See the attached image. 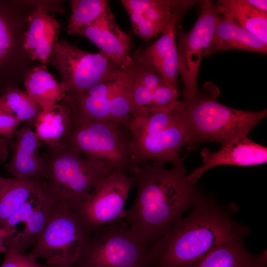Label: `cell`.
I'll list each match as a JSON object with an SVG mask.
<instances>
[{"label":"cell","instance_id":"obj_32","mask_svg":"<svg viewBox=\"0 0 267 267\" xmlns=\"http://www.w3.org/2000/svg\"><path fill=\"white\" fill-rule=\"evenodd\" d=\"M246 1L254 8L260 11L267 12V1L266 0H246Z\"/></svg>","mask_w":267,"mask_h":267},{"label":"cell","instance_id":"obj_17","mask_svg":"<svg viewBox=\"0 0 267 267\" xmlns=\"http://www.w3.org/2000/svg\"><path fill=\"white\" fill-rule=\"evenodd\" d=\"M31 128L24 123L18 129L12 154L5 169L15 178L45 180L48 178V169L44 158L39 152L42 143Z\"/></svg>","mask_w":267,"mask_h":267},{"label":"cell","instance_id":"obj_13","mask_svg":"<svg viewBox=\"0 0 267 267\" xmlns=\"http://www.w3.org/2000/svg\"><path fill=\"white\" fill-rule=\"evenodd\" d=\"M54 201L44 184V188L25 202L0 229L4 247L22 253L33 249L45 226Z\"/></svg>","mask_w":267,"mask_h":267},{"label":"cell","instance_id":"obj_9","mask_svg":"<svg viewBox=\"0 0 267 267\" xmlns=\"http://www.w3.org/2000/svg\"><path fill=\"white\" fill-rule=\"evenodd\" d=\"M134 63L117 77L83 91L67 93L62 101L78 121H104L126 127L132 119L130 95Z\"/></svg>","mask_w":267,"mask_h":267},{"label":"cell","instance_id":"obj_5","mask_svg":"<svg viewBox=\"0 0 267 267\" xmlns=\"http://www.w3.org/2000/svg\"><path fill=\"white\" fill-rule=\"evenodd\" d=\"M72 118L69 130L61 141L62 147L75 149L108 172H133L136 165L131 139L123 129V126L112 122L81 121Z\"/></svg>","mask_w":267,"mask_h":267},{"label":"cell","instance_id":"obj_26","mask_svg":"<svg viewBox=\"0 0 267 267\" xmlns=\"http://www.w3.org/2000/svg\"><path fill=\"white\" fill-rule=\"evenodd\" d=\"M0 109L31 127L42 110L26 91L14 88L5 90L0 96Z\"/></svg>","mask_w":267,"mask_h":267},{"label":"cell","instance_id":"obj_14","mask_svg":"<svg viewBox=\"0 0 267 267\" xmlns=\"http://www.w3.org/2000/svg\"><path fill=\"white\" fill-rule=\"evenodd\" d=\"M129 16L133 31L148 41L177 23L183 11L197 1L122 0Z\"/></svg>","mask_w":267,"mask_h":267},{"label":"cell","instance_id":"obj_18","mask_svg":"<svg viewBox=\"0 0 267 267\" xmlns=\"http://www.w3.org/2000/svg\"><path fill=\"white\" fill-rule=\"evenodd\" d=\"M177 24L171 25L150 45L135 57L142 65L156 73L164 84L176 90L178 85V54L176 40Z\"/></svg>","mask_w":267,"mask_h":267},{"label":"cell","instance_id":"obj_10","mask_svg":"<svg viewBox=\"0 0 267 267\" xmlns=\"http://www.w3.org/2000/svg\"><path fill=\"white\" fill-rule=\"evenodd\" d=\"M50 62L58 72L67 93L83 91L114 79L123 70L100 51L88 52L64 40L55 45Z\"/></svg>","mask_w":267,"mask_h":267},{"label":"cell","instance_id":"obj_24","mask_svg":"<svg viewBox=\"0 0 267 267\" xmlns=\"http://www.w3.org/2000/svg\"><path fill=\"white\" fill-rule=\"evenodd\" d=\"M26 91L42 110L61 102L66 95L63 85L57 81L45 65L36 67L26 75Z\"/></svg>","mask_w":267,"mask_h":267},{"label":"cell","instance_id":"obj_4","mask_svg":"<svg viewBox=\"0 0 267 267\" xmlns=\"http://www.w3.org/2000/svg\"><path fill=\"white\" fill-rule=\"evenodd\" d=\"M217 95L199 92L193 98L181 101L180 110L188 127L192 146L215 141L222 146L247 136L267 115V110L246 111L217 101Z\"/></svg>","mask_w":267,"mask_h":267},{"label":"cell","instance_id":"obj_15","mask_svg":"<svg viewBox=\"0 0 267 267\" xmlns=\"http://www.w3.org/2000/svg\"><path fill=\"white\" fill-rule=\"evenodd\" d=\"M78 35L92 42L100 49V52L121 69L133 64L131 38L118 26L110 7L82 29Z\"/></svg>","mask_w":267,"mask_h":267},{"label":"cell","instance_id":"obj_30","mask_svg":"<svg viewBox=\"0 0 267 267\" xmlns=\"http://www.w3.org/2000/svg\"><path fill=\"white\" fill-rule=\"evenodd\" d=\"M13 45V36L7 18L0 10V65L7 58Z\"/></svg>","mask_w":267,"mask_h":267},{"label":"cell","instance_id":"obj_6","mask_svg":"<svg viewBox=\"0 0 267 267\" xmlns=\"http://www.w3.org/2000/svg\"><path fill=\"white\" fill-rule=\"evenodd\" d=\"M149 247L123 220L89 231L71 267H148Z\"/></svg>","mask_w":267,"mask_h":267},{"label":"cell","instance_id":"obj_23","mask_svg":"<svg viewBox=\"0 0 267 267\" xmlns=\"http://www.w3.org/2000/svg\"><path fill=\"white\" fill-rule=\"evenodd\" d=\"M45 180L6 178L0 176V229L29 198L42 191Z\"/></svg>","mask_w":267,"mask_h":267},{"label":"cell","instance_id":"obj_3","mask_svg":"<svg viewBox=\"0 0 267 267\" xmlns=\"http://www.w3.org/2000/svg\"><path fill=\"white\" fill-rule=\"evenodd\" d=\"M180 107L132 118L126 128L136 167L145 161L183 166L179 150L192 141Z\"/></svg>","mask_w":267,"mask_h":267},{"label":"cell","instance_id":"obj_33","mask_svg":"<svg viewBox=\"0 0 267 267\" xmlns=\"http://www.w3.org/2000/svg\"><path fill=\"white\" fill-rule=\"evenodd\" d=\"M5 251V247L3 243V239L0 232V253H4Z\"/></svg>","mask_w":267,"mask_h":267},{"label":"cell","instance_id":"obj_16","mask_svg":"<svg viewBox=\"0 0 267 267\" xmlns=\"http://www.w3.org/2000/svg\"><path fill=\"white\" fill-rule=\"evenodd\" d=\"M200 154L203 165L188 175V178L196 183L206 171L217 166H251L267 162V148L247 136L237 138L222 146L217 152L205 148Z\"/></svg>","mask_w":267,"mask_h":267},{"label":"cell","instance_id":"obj_27","mask_svg":"<svg viewBox=\"0 0 267 267\" xmlns=\"http://www.w3.org/2000/svg\"><path fill=\"white\" fill-rule=\"evenodd\" d=\"M72 13L69 19L67 31L69 34H79L109 7L105 0H72L70 1Z\"/></svg>","mask_w":267,"mask_h":267},{"label":"cell","instance_id":"obj_28","mask_svg":"<svg viewBox=\"0 0 267 267\" xmlns=\"http://www.w3.org/2000/svg\"><path fill=\"white\" fill-rule=\"evenodd\" d=\"M179 94V90H174L165 85L159 87L153 92L149 113L167 112L178 108L181 104L178 100Z\"/></svg>","mask_w":267,"mask_h":267},{"label":"cell","instance_id":"obj_19","mask_svg":"<svg viewBox=\"0 0 267 267\" xmlns=\"http://www.w3.org/2000/svg\"><path fill=\"white\" fill-rule=\"evenodd\" d=\"M28 21L24 47L31 59H38L44 64L47 63L58 41L60 25L46 10L40 7L31 12Z\"/></svg>","mask_w":267,"mask_h":267},{"label":"cell","instance_id":"obj_25","mask_svg":"<svg viewBox=\"0 0 267 267\" xmlns=\"http://www.w3.org/2000/svg\"><path fill=\"white\" fill-rule=\"evenodd\" d=\"M216 8L220 14L234 19L260 41L267 44V12L258 10L246 0H221Z\"/></svg>","mask_w":267,"mask_h":267},{"label":"cell","instance_id":"obj_29","mask_svg":"<svg viewBox=\"0 0 267 267\" xmlns=\"http://www.w3.org/2000/svg\"><path fill=\"white\" fill-rule=\"evenodd\" d=\"M4 253L0 267H48L38 262L28 253H22L10 247H5Z\"/></svg>","mask_w":267,"mask_h":267},{"label":"cell","instance_id":"obj_1","mask_svg":"<svg viewBox=\"0 0 267 267\" xmlns=\"http://www.w3.org/2000/svg\"><path fill=\"white\" fill-rule=\"evenodd\" d=\"M132 174L136 195L124 218L150 247L193 207L202 194L196 183L188 178L184 166L166 169L163 164L145 161Z\"/></svg>","mask_w":267,"mask_h":267},{"label":"cell","instance_id":"obj_12","mask_svg":"<svg viewBox=\"0 0 267 267\" xmlns=\"http://www.w3.org/2000/svg\"><path fill=\"white\" fill-rule=\"evenodd\" d=\"M220 15L211 0L200 2V12L193 28L178 34V73L183 83V101L199 92L197 81L202 58L207 55Z\"/></svg>","mask_w":267,"mask_h":267},{"label":"cell","instance_id":"obj_7","mask_svg":"<svg viewBox=\"0 0 267 267\" xmlns=\"http://www.w3.org/2000/svg\"><path fill=\"white\" fill-rule=\"evenodd\" d=\"M88 232L76 207L54 200L44 230L28 254L48 267H71L80 256Z\"/></svg>","mask_w":267,"mask_h":267},{"label":"cell","instance_id":"obj_31","mask_svg":"<svg viewBox=\"0 0 267 267\" xmlns=\"http://www.w3.org/2000/svg\"><path fill=\"white\" fill-rule=\"evenodd\" d=\"M20 123L14 116L0 109V137L12 142Z\"/></svg>","mask_w":267,"mask_h":267},{"label":"cell","instance_id":"obj_2","mask_svg":"<svg viewBox=\"0 0 267 267\" xmlns=\"http://www.w3.org/2000/svg\"><path fill=\"white\" fill-rule=\"evenodd\" d=\"M230 209L201 194L188 215L150 246L148 267H188L217 247L245 238L249 229L233 220Z\"/></svg>","mask_w":267,"mask_h":267},{"label":"cell","instance_id":"obj_22","mask_svg":"<svg viewBox=\"0 0 267 267\" xmlns=\"http://www.w3.org/2000/svg\"><path fill=\"white\" fill-rule=\"evenodd\" d=\"M69 109L62 102L42 110L34 124L35 134L47 150L62 147L61 141L72 122Z\"/></svg>","mask_w":267,"mask_h":267},{"label":"cell","instance_id":"obj_11","mask_svg":"<svg viewBox=\"0 0 267 267\" xmlns=\"http://www.w3.org/2000/svg\"><path fill=\"white\" fill-rule=\"evenodd\" d=\"M134 185V177L127 171L105 175L77 208L88 230L124 218L125 204Z\"/></svg>","mask_w":267,"mask_h":267},{"label":"cell","instance_id":"obj_21","mask_svg":"<svg viewBox=\"0 0 267 267\" xmlns=\"http://www.w3.org/2000/svg\"><path fill=\"white\" fill-rule=\"evenodd\" d=\"M244 239L238 238L219 246L188 267H266V250L254 254L245 247Z\"/></svg>","mask_w":267,"mask_h":267},{"label":"cell","instance_id":"obj_20","mask_svg":"<svg viewBox=\"0 0 267 267\" xmlns=\"http://www.w3.org/2000/svg\"><path fill=\"white\" fill-rule=\"evenodd\" d=\"M221 15L206 56L231 49L267 53V44L260 41L230 16Z\"/></svg>","mask_w":267,"mask_h":267},{"label":"cell","instance_id":"obj_8","mask_svg":"<svg viewBox=\"0 0 267 267\" xmlns=\"http://www.w3.org/2000/svg\"><path fill=\"white\" fill-rule=\"evenodd\" d=\"M42 156L49 173L45 180L46 192L54 200L67 203L76 208L109 173L101 165L70 147L47 150Z\"/></svg>","mask_w":267,"mask_h":267}]
</instances>
